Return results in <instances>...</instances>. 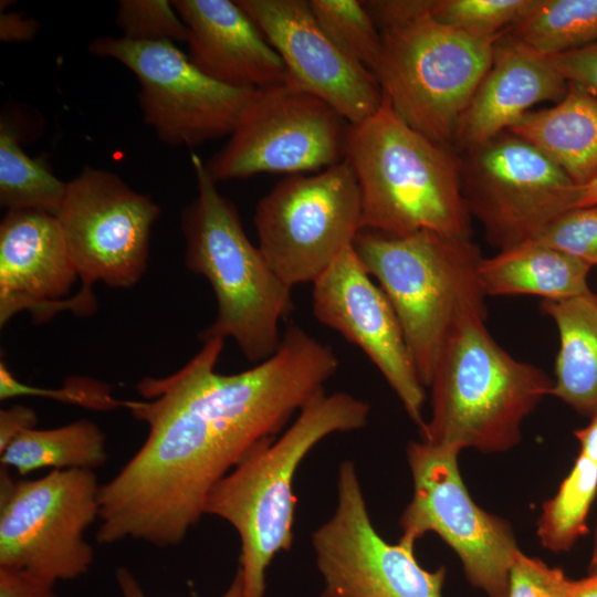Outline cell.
Wrapping results in <instances>:
<instances>
[{"instance_id": "6da1fadb", "label": "cell", "mask_w": 597, "mask_h": 597, "mask_svg": "<svg viewBox=\"0 0 597 597\" xmlns=\"http://www.w3.org/2000/svg\"><path fill=\"white\" fill-rule=\"evenodd\" d=\"M223 344L203 342L172 375L137 384L146 400H124L148 434L101 485L98 543H181L205 515L211 489L255 447L281 434L339 367L331 345L294 324L271 357L237 374L216 371Z\"/></svg>"}, {"instance_id": "7a4b0ae2", "label": "cell", "mask_w": 597, "mask_h": 597, "mask_svg": "<svg viewBox=\"0 0 597 597\" xmlns=\"http://www.w3.org/2000/svg\"><path fill=\"white\" fill-rule=\"evenodd\" d=\"M370 406L345 391L310 400L275 439L250 451L209 492L205 514L228 522L240 538L242 597H264L266 569L293 543L295 473L323 439L367 426Z\"/></svg>"}, {"instance_id": "3957f363", "label": "cell", "mask_w": 597, "mask_h": 597, "mask_svg": "<svg viewBox=\"0 0 597 597\" xmlns=\"http://www.w3.org/2000/svg\"><path fill=\"white\" fill-rule=\"evenodd\" d=\"M345 159L358 184L363 230L471 238L459 156L406 124L384 94L371 117L349 125Z\"/></svg>"}, {"instance_id": "277c9868", "label": "cell", "mask_w": 597, "mask_h": 597, "mask_svg": "<svg viewBox=\"0 0 597 597\" xmlns=\"http://www.w3.org/2000/svg\"><path fill=\"white\" fill-rule=\"evenodd\" d=\"M486 316L467 312L455 321L433 368L431 415L420 440L458 451H506L520 442L525 417L552 395L553 378L502 348Z\"/></svg>"}, {"instance_id": "5b68a950", "label": "cell", "mask_w": 597, "mask_h": 597, "mask_svg": "<svg viewBox=\"0 0 597 597\" xmlns=\"http://www.w3.org/2000/svg\"><path fill=\"white\" fill-rule=\"evenodd\" d=\"M197 196L181 211L185 265L210 284L217 314L198 334L201 343L231 338L259 364L277 349L280 324L294 310L292 287L248 238L237 209L217 189L206 163L192 154Z\"/></svg>"}, {"instance_id": "8992f818", "label": "cell", "mask_w": 597, "mask_h": 597, "mask_svg": "<svg viewBox=\"0 0 597 597\" xmlns=\"http://www.w3.org/2000/svg\"><path fill=\"white\" fill-rule=\"evenodd\" d=\"M353 248L390 302L428 388L455 321L467 312L488 314L480 248L471 238L429 230L407 235L362 230Z\"/></svg>"}, {"instance_id": "52a82bcc", "label": "cell", "mask_w": 597, "mask_h": 597, "mask_svg": "<svg viewBox=\"0 0 597 597\" xmlns=\"http://www.w3.org/2000/svg\"><path fill=\"white\" fill-rule=\"evenodd\" d=\"M498 38L470 35L427 17L381 33L375 75L406 124L451 146L459 119L491 65Z\"/></svg>"}, {"instance_id": "ba28073f", "label": "cell", "mask_w": 597, "mask_h": 597, "mask_svg": "<svg viewBox=\"0 0 597 597\" xmlns=\"http://www.w3.org/2000/svg\"><path fill=\"white\" fill-rule=\"evenodd\" d=\"M161 208L149 196L132 189L116 174L86 166L67 181L55 218L76 269L80 290L64 302V311L92 315L93 286L129 289L146 272L149 239Z\"/></svg>"}, {"instance_id": "9c48e42d", "label": "cell", "mask_w": 597, "mask_h": 597, "mask_svg": "<svg viewBox=\"0 0 597 597\" xmlns=\"http://www.w3.org/2000/svg\"><path fill=\"white\" fill-rule=\"evenodd\" d=\"M93 470H52L14 480L0 470V567L31 572L54 584L85 575L94 549L85 531L100 517Z\"/></svg>"}, {"instance_id": "30bf717a", "label": "cell", "mask_w": 597, "mask_h": 597, "mask_svg": "<svg viewBox=\"0 0 597 597\" xmlns=\"http://www.w3.org/2000/svg\"><path fill=\"white\" fill-rule=\"evenodd\" d=\"M258 247L290 287L313 283L363 230L356 176L343 161L324 171L291 175L255 207Z\"/></svg>"}, {"instance_id": "8fae6325", "label": "cell", "mask_w": 597, "mask_h": 597, "mask_svg": "<svg viewBox=\"0 0 597 597\" xmlns=\"http://www.w3.org/2000/svg\"><path fill=\"white\" fill-rule=\"evenodd\" d=\"M406 452L413 492L399 519L398 543L413 549L433 532L457 553L473 587L489 597H506L521 552L511 524L472 500L459 471L460 451L420 440L409 442Z\"/></svg>"}, {"instance_id": "7c38bea8", "label": "cell", "mask_w": 597, "mask_h": 597, "mask_svg": "<svg viewBox=\"0 0 597 597\" xmlns=\"http://www.w3.org/2000/svg\"><path fill=\"white\" fill-rule=\"evenodd\" d=\"M349 125L287 77L253 91L228 142L206 167L216 182L326 169L345 159Z\"/></svg>"}, {"instance_id": "4fadbf2b", "label": "cell", "mask_w": 597, "mask_h": 597, "mask_svg": "<svg viewBox=\"0 0 597 597\" xmlns=\"http://www.w3.org/2000/svg\"><path fill=\"white\" fill-rule=\"evenodd\" d=\"M464 153L460 165L467 208L500 251L536 239L576 205L579 187L507 130Z\"/></svg>"}, {"instance_id": "5bb4252c", "label": "cell", "mask_w": 597, "mask_h": 597, "mask_svg": "<svg viewBox=\"0 0 597 597\" xmlns=\"http://www.w3.org/2000/svg\"><path fill=\"white\" fill-rule=\"evenodd\" d=\"M92 54L116 60L139 83L144 122L169 146L193 147L227 136L254 90L235 88L202 73L175 43L101 36Z\"/></svg>"}, {"instance_id": "9a60e30c", "label": "cell", "mask_w": 597, "mask_h": 597, "mask_svg": "<svg viewBox=\"0 0 597 597\" xmlns=\"http://www.w3.org/2000/svg\"><path fill=\"white\" fill-rule=\"evenodd\" d=\"M312 546L321 597H442L446 567L427 570L413 549L378 534L352 460L338 468L335 512L313 532Z\"/></svg>"}, {"instance_id": "2e32d148", "label": "cell", "mask_w": 597, "mask_h": 597, "mask_svg": "<svg viewBox=\"0 0 597 597\" xmlns=\"http://www.w3.org/2000/svg\"><path fill=\"white\" fill-rule=\"evenodd\" d=\"M312 284L314 317L363 350L420 429L426 421V388L390 302L354 248L346 249Z\"/></svg>"}, {"instance_id": "e0dca14e", "label": "cell", "mask_w": 597, "mask_h": 597, "mask_svg": "<svg viewBox=\"0 0 597 597\" xmlns=\"http://www.w3.org/2000/svg\"><path fill=\"white\" fill-rule=\"evenodd\" d=\"M282 59L296 86L332 106L350 125L383 101L376 75L346 56L316 23L305 0H237Z\"/></svg>"}, {"instance_id": "ac0fdd59", "label": "cell", "mask_w": 597, "mask_h": 597, "mask_svg": "<svg viewBox=\"0 0 597 597\" xmlns=\"http://www.w3.org/2000/svg\"><path fill=\"white\" fill-rule=\"evenodd\" d=\"M78 280L62 230L50 213L9 210L0 223V325L27 311L44 323L63 312Z\"/></svg>"}, {"instance_id": "d6986e66", "label": "cell", "mask_w": 597, "mask_h": 597, "mask_svg": "<svg viewBox=\"0 0 597 597\" xmlns=\"http://www.w3.org/2000/svg\"><path fill=\"white\" fill-rule=\"evenodd\" d=\"M190 61L224 85L259 90L287 80L285 65L248 13L230 0H174Z\"/></svg>"}, {"instance_id": "ffe728a7", "label": "cell", "mask_w": 597, "mask_h": 597, "mask_svg": "<svg viewBox=\"0 0 597 597\" xmlns=\"http://www.w3.org/2000/svg\"><path fill=\"white\" fill-rule=\"evenodd\" d=\"M568 83L542 55L507 32L493 44L491 65L459 119L453 142L468 150L506 130L541 102H561Z\"/></svg>"}, {"instance_id": "44dd1931", "label": "cell", "mask_w": 597, "mask_h": 597, "mask_svg": "<svg viewBox=\"0 0 597 597\" xmlns=\"http://www.w3.org/2000/svg\"><path fill=\"white\" fill-rule=\"evenodd\" d=\"M507 132L558 166L578 187L597 177V97L577 84L555 106L528 111Z\"/></svg>"}, {"instance_id": "7402d4cb", "label": "cell", "mask_w": 597, "mask_h": 597, "mask_svg": "<svg viewBox=\"0 0 597 597\" xmlns=\"http://www.w3.org/2000/svg\"><path fill=\"white\" fill-rule=\"evenodd\" d=\"M590 265L530 240L483 258L479 276L486 296L532 294L558 301L589 292Z\"/></svg>"}, {"instance_id": "603a6c76", "label": "cell", "mask_w": 597, "mask_h": 597, "mask_svg": "<svg viewBox=\"0 0 597 597\" xmlns=\"http://www.w3.org/2000/svg\"><path fill=\"white\" fill-rule=\"evenodd\" d=\"M542 308L553 318L561 341L552 395L591 417L597 412V295L589 291L543 300Z\"/></svg>"}, {"instance_id": "cb8c5ba5", "label": "cell", "mask_w": 597, "mask_h": 597, "mask_svg": "<svg viewBox=\"0 0 597 597\" xmlns=\"http://www.w3.org/2000/svg\"><path fill=\"white\" fill-rule=\"evenodd\" d=\"M574 436L579 453L537 521V536L553 552L569 551L587 533V515L597 494V412Z\"/></svg>"}, {"instance_id": "d4e9b609", "label": "cell", "mask_w": 597, "mask_h": 597, "mask_svg": "<svg viewBox=\"0 0 597 597\" xmlns=\"http://www.w3.org/2000/svg\"><path fill=\"white\" fill-rule=\"evenodd\" d=\"M106 437L88 419H80L52 429H30L14 439L1 453V465L25 475L40 469L95 470L107 461Z\"/></svg>"}, {"instance_id": "484cf974", "label": "cell", "mask_w": 597, "mask_h": 597, "mask_svg": "<svg viewBox=\"0 0 597 597\" xmlns=\"http://www.w3.org/2000/svg\"><path fill=\"white\" fill-rule=\"evenodd\" d=\"M67 181L57 178L20 145V134L7 117L0 121V205L9 210H34L56 216Z\"/></svg>"}, {"instance_id": "4316f807", "label": "cell", "mask_w": 597, "mask_h": 597, "mask_svg": "<svg viewBox=\"0 0 597 597\" xmlns=\"http://www.w3.org/2000/svg\"><path fill=\"white\" fill-rule=\"evenodd\" d=\"M506 32L545 56L586 46L597 42V0H535Z\"/></svg>"}, {"instance_id": "83f0119b", "label": "cell", "mask_w": 597, "mask_h": 597, "mask_svg": "<svg viewBox=\"0 0 597 597\" xmlns=\"http://www.w3.org/2000/svg\"><path fill=\"white\" fill-rule=\"evenodd\" d=\"M325 35L346 56L375 74L381 54V33L362 1L308 0Z\"/></svg>"}, {"instance_id": "f1b7e54d", "label": "cell", "mask_w": 597, "mask_h": 597, "mask_svg": "<svg viewBox=\"0 0 597 597\" xmlns=\"http://www.w3.org/2000/svg\"><path fill=\"white\" fill-rule=\"evenodd\" d=\"M535 0H437L432 17L479 38H498L517 23Z\"/></svg>"}, {"instance_id": "f546056e", "label": "cell", "mask_w": 597, "mask_h": 597, "mask_svg": "<svg viewBox=\"0 0 597 597\" xmlns=\"http://www.w3.org/2000/svg\"><path fill=\"white\" fill-rule=\"evenodd\" d=\"M116 24L123 38L137 42H187L188 29L172 1L121 0Z\"/></svg>"}, {"instance_id": "4dcf8cb0", "label": "cell", "mask_w": 597, "mask_h": 597, "mask_svg": "<svg viewBox=\"0 0 597 597\" xmlns=\"http://www.w3.org/2000/svg\"><path fill=\"white\" fill-rule=\"evenodd\" d=\"M19 396H39L76 405L93 410L124 408V400L112 395V387L90 377H69L57 389L39 388L18 380L7 364L0 363V399L8 400Z\"/></svg>"}, {"instance_id": "1f68e13d", "label": "cell", "mask_w": 597, "mask_h": 597, "mask_svg": "<svg viewBox=\"0 0 597 597\" xmlns=\"http://www.w3.org/2000/svg\"><path fill=\"white\" fill-rule=\"evenodd\" d=\"M534 240L597 265V203L565 211Z\"/></svg>"}, {"instance_id": "d6a6232c", "label": "cell", "mask_w": 597, "mask_h": 597, "mask_svg": "<svg viewBox=\"0 0 597 597\" xmlns=\"http://www.w3.org/2000/svg\"><path fill=\"white\" fill-rule=\"evenodd\" d=\"M566 579L561 568L520 552L510 570L506 597H561Z\"/></svg>"}, {"instance_id": "836d02e7", "label": "cell", "mask_w": 597, "mask_h": 597, "mask_svg": "<svg viewBox=\"0 0 597 597\" xmlns=\"http://www.w3.org/2000/svg\"><path fill=\"white\" fill-rule=\"evenodd\" d=\"M380 33L432 17L437 0L362 1Z\"/></svg>"}, {"instance_id": "e575fe53", "label": "cell", "mask_w": 597, "mask_h": 597, "mask_svg": "<svg viewBox=\"0 0 597 597\" xmlns=\"http://www.w3.org/2000/svg\"><path fill=\"white\" fill-rule=\"evenodd\" d=\"M548 59L567 83L597 97V42Z\"/></svg>"}, {"instance_id": "d590c367", "label": "cell", "mask_w": 597, "mask_h": 597, "mask_svg": "<svg viewBox=\"0 0 597 597\" xmlns=\"http://www.w3.org/2000/svg\"><path fill=\"white\" fill-rule=\"evenodd\" d=\"M54 586L31 572L0 567V597H57Z\"/></svg>"}, {"instance_id": "8d00e7d4", "label": "cell", "mask_w": 597, "mask_h": 597, "mask_svg": "<svg viewBox=\"0 0 597 597\" xmlns=\"http://www.w3.org/2000/svg\"><path fill=\"white\" fill-rule=\"evenodd\" d=\"M35 411L22 405L0 410V453L20 434L36 427Z\"/></svg>"}, {"instance_id": "74e56055", "label": "cell", "mask_w": 597, "mask_h": 597, "mask_svg": "<svg viewBox=\"0 0 597 597\" xmlns=\"http://www.w3.org/2000/svg\"><path fill=\"white\" fill-rule=\"evenodd\" d=\"M115 579L122 597H149L135 575L125 566L115 570ZM220 597H242L241 575L237 569L229 587Z\"/></svg>"}, {"instance_id": "f35d334b", "label": "cell", "mask_w": 597, "mask_h": 597, "mask_svg": "<svg viewBox=\"0 0 597 597\" xmlns=\"http://www.w3.org/2000/svg\"><path fill=\"white\" fill-rule=\"evenodd\" d=\"M38 31V23L18 12L0 14V39L4 42H22L31 40Z\"/></svg>"}, {"instance_id": "ab89813d", "label": "cell", "mask_w": 597, "mask_h": 597, "mask_svg": "<svg viewBox=\"0 0 597 597\" xmlns=\"http://www.w3.org/2000/svg\"><path fill=\"white\" fill-rule=\"evenodd\" d=\"M561 597H597V574L577 580L567 577Z\"/></svg>"}, {"instance_id": "60d3db41", "label": "cell", "mask_w": 597, "mask_h": 597, "mask_svg": "<svg viewBox=\"0 0 597 597\" xmlns=\"http://www.w3.org/2000/svg\"><path fill=\"white\" fill-rule=\"evenodd\" d=\"M595 203H597V177L589 184L579 187L578 198L574 208Z\"/></svg>"}, {"instance_id": "b9f144b4", "label": "cell", "mask_w": 597, "mask_h": 597, "mask_svg": "<svg viewBox=\"0 0 597 597\" xmlns=\"http://www.w3.org/2000/svg\"><path fill=\"white\" fill-rule=\"evenodd\" d=\"M594 574H597V525H596V531H595L591 557L588 565V575H594Z\"/></svg>"}]
</instances>
